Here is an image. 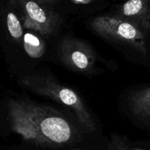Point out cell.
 Masks as SVG:
<instances>
[{"label":"cell","mask_w":150,"mask_h":150,"mask_svg":"<svg viewBox=\"0 0 150 150\" xmlns=\"http://www.w3.org/2000/svg\"><path fill=\"white\" fill-rule=\"evenodd\" d=\"M72 60L76 67L80 69H85L88 66V59L84 54L79 51H74L72 54Z\"/></svg>","instance_id":"obj_8"},{"label":"cell","mask_w":150,"mask_h":150,"mask_svg":"<svg viewBox=\"0 0 150 150\" xmlns=\"http://www.w3.org/2000/svg\"><path fill=\"white\" fill-rule=\"evenodd\" d=\"M14 127L18 131H23V133L29 132L32 127L34 133H40L48 140L54 143H64L69 140L71 135V129L68 123L59 117H44L40 121V117H32L29 111L19 114L12 110Z\"/></svg>","instance_id":"obj_1"},{"label":"cell","mask_w":150,"mask_h":150,"mask_svg":"<svg viewBox=\"0 0 150 150\" xmlns=\"http://www.w3.org/2000/svg\"><path fill=\"white\" fill-rule=\"evenodd\" d=\"M38 1H40V2H45V1H51L53 0H38Z\"/></svg>","instance_id":"obj_9"},{"label":"cell","mask_w":150,"mask_h":150,"mask_svg":"<svg viewBox=\"0 0 150 150\" xmlns=\"http://www.w3.org/2000/svg\"><path fill=\"white\" fill-rule=\"evenodd\" d=\"M130 103L133 112L150 126V86L135 92Z\"/></svg>","instance_id":"obj_3"},{"label":"cell","mask_w":150,"mask_h":150,"mask_svg":"<svg viewBox=\"0 0 150 150\" xmlns=\"http://www.w3.org/2000/svg\"><path fill=\"white\" fill-rule=\"evenodd\" d=\"M25 10L31 21L37 26H45L48 23V17L43 10L34 1H27L25 4Z\"/></svg>","instance_id":"obj_5"},{"label":"cell","mask_w":150,"mask_h":150,"mask_svg":"<svg viewBox=\"0 0 150 150\" xmlns=\"http://www.w3.org/2000/svg\"><path fill=\"white\" fill-rule=\"evenodd\" d=\"M75 1H79V2H81V1H85V0H75Z\"/></svg>","instance_id":"obj_10"},{"label":"cell","mask_w":150,"mask_h":150,"mask_svg":"<svg viewBox=\"0 0 150 150\" xmlns=\"http://www.w3.org/2000/svg\"><path fill=\"white\" fill-rule=\"evenodd\" d=\"M23 47L28 55L32 58H40L45 51V47L40 40L30 33H26L24 35Z\"/></svg>","instance_id":"obj_4"},{"label":"cell","mask_w":150,"mask_h":150,"mask_svg":"<svg viewBox=\"0 0 150 150\" xmlns=\"http://www.w3.org/2000/svg\"><path fill=\"white\" fill-rule=\"evenodd\" d=\"M7 25L10 35L15 39H20L23 35V29L17 16L9 13L7 16Z\"/></svg>","instance_id":"obj_7"},{"label":"cell","mask_w":150,"mask_h":150,"mask_svg":"<svg viewBox=\"0 0 150 150\" xmlns=\"http://www.w3.org/2000/svg\"><path fill=\"white\" fill-rule=\"evenodd\" d=\"M58 98L63 103L74 108L79 114H81L82 108H81V103L74 92L67 88H63L59 91Z\"/></svg>","instance_id":"obj_6"},{"label":"cell","mask_w":150,"mask_h":150,"mask_svg":"<svg viewBox=\"0 0 150 150\" xmlns=\"http://www.w3.org/2000/svg\"><path fill=\"white\" fill-rule=\"evenodd\" d=\"M98 26L110 27V29H100L105 33L110 32V35H114L120 39L125 40L140 46L144 50V38L141 31L129 22L117 21L114 19L101 18L98 23Z\"/></svg>","instance_id":"obj_2"}]
</instances>
